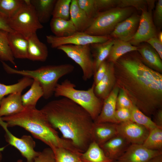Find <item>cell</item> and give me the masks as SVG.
<instances>
[{
	"label": "cell",
	"instance_id": "6da1fadb",
	"mask_svg": "<svg viewBox=\"0 0 162 162\" xmlns=\"http://www.w3.org/2000/svg\"><path fill=\"white\" fill-rule=\"evenodd\" d=\"M116 85L147 116L162 108V74L148 67L137 51L131 52L114 63Z\"/></svg>",
	"mask_w": 162,
	"mask_h": 162
},
{
	"label": "cell",
	"instance_id": "7a4b0ae2",
	"mask_svg": "<svg viewBox=\"0 0 162 162\" xmlns=\"http://www.w3.org/2000/svg\"><path fill=\"white\" fill-rule=\"evenodd\" d=\"M41 109L63 138L70 141L81 153L86 150L93 142L91 130L94 121L84 109L63 97L49 102Z\"/></svg>",
	"mask_w": 162,
	"mask_h": 162
},
{
	"label": "cell",
	"instance_id": "3957f363",
	"mask_svg": "<svg viewBox=\"0 0 162 162\" xmlns=\"http://www.w3.org/2000/svg\"><path fill=\"white\" fill-rule=\"evenodd\" d=\"M1 118L7 123L8 128H22L52 150L62 148L76 154L80 153L70 141L59 136L41 109L36 107L25 108L17 114Z\"/></svg>",
	"mask_w": 162,
	"mask_h": 162
},
{
	"label": "cell",
	"instance_id": "277c9868",
	"mask_svg": "<svg viewBox=\"0 0 162 162\" xmlns=\"http://www.w3.org/2000/svg\"><path fill=\"white\" fill-rule=\"evenodd\" d=\"M1 61L4 69L8 74L20 75L38 81L43 90V97L46 99L50 98L54 94L58 80L74 70L73 66L70 64L43 66L33 70H20Z\"/></svg>",
	"mask_w": 162,
	"mask_h": 162
},
{
	"label": "cell",
	"instance_id": "5b68a950",
	"mask_svg": "<svg viewBox=\"0 0 162 162\" xmlns=\"http://www.w3.org/2000/svg\"><path fill=\"white\" fill-rule=\"evenodd\" d=\"M95 84L93 83L87 90L75 88L76 85L70 80L66 79L58 83L55 90L56 97L67 98L84 109L90 115L94 121L100 114L103 100L98 97L94 92Z\"/></svg>",
	"mask_w": 162,
	"mask_h": 162
},
{
	"label": "cell",
	"instance_id": "8992f818",
	"mask_svg": "<svg viewBox=\"0 0 162 162\" xmlns=\"http://www.w3.org/2000/svg\"><path fill=\"white\" fill-rule=\"evenodd\" d=\"M135 10L116 7L99 12L84 32L93 36L110 35L117 24L131 16Z\"/></svg>",
	"mask_w": 162,
	"mask_h": 162
},
{
	"label": "cell",
	"instance_id": "52a82bcc",
	"mask_svg": "<svg viewBox=\"0 0 162 162\" xmlns=\"http://www.w3.org/2000/svg\"><path fill=\"white\" fill-rule=\"evenodd\" d=\"M8 22L12 30L22 34L26 38L43 28L30 0H24L21 7L8 19Z\"/></svg>",
	"mask_w": 162,
	"mask_h": 162
},
{
	"label": "cell",
	"instance_id": "ba28073f",
	"mask_svg": "<svg viewBox=\"0 0 162 162\" xmlns=\"http://www.w3.org/2000/svg\"><path fill=\"white\" fill-rule=\"evenodd\" d=\"M64 52L67 56L80 67L84 81L90 79L94 74L93 60L90 45H65L57 48Z\"/></svg>",
	"mask_w": 162,
	"mask_h": 162
},
{
	"label": "cell",
	"instance_id": "9c48e42d",
	"mask_svg": "<svg viewBox=\"0 0 162 162\" xmlns=\"http://www.w3.org/2000/svg\"><path fill=\"white\" fill-rule=\"evenodd\" d=\"M0 125L5 131V140L9 144L14 146L26 158V162H34L40 152L34 149L36 143L30 135H24L21 138L14 136L8 129L7 123L0 118Z\"/></svg>",
	"mask_w": 162,
	"mask_h": 162
},
{
	"label": "cell",
	"instance_id": "30bf717a",
	"mask_svg": "<svg viewBox=\"0 0 162 162\" xmlns=\"http://www.w3.org/2000/svg\"><path fill=\"white\" fill-rule=\"evenodd\" d=\"M110 38V35L93 36L84 32H76L65 37H58L50 35L46 36L47 42L52 48H56L65 45H85L105 42Z\"/></svg>",
	"mask_w": 162,
	"mask_h": 162
},
{
	"label": "cell",
	"instance_id": "8fae6325",
	"mask_svg": "<svg viewBox=\"0 0 162 162\" xmlns=\"http://www.w3.org/2000/svg\"><path fill=\"white\" fill-rule=\"evenodd\" d=\"M152 10L147 8L142 10L137 31L129 42L132 45L138 46L142 43L146 42L152 38L157 36L156 27L154 23Z\"/></svg>",
	"mask_w": 162,
	"mask_h": 162
},
{
	"label": "cell",
	"instance_id": "7c38bea8",
	"mask_svg": "<svg viewBox=\"0 0 162 162\" xmlns=\"http://www.w3.org/2000/svg\"><path fill=\"white\" fill-rule=\"evenodd\" d=\"M116 128L118 134L123 137L131 144L142 145L150 131L131 121L117 124Z\"/></svg>",
	"mask_w": 162,
	"mask_h": 162
},
{
	"label": "cell",
	"instance_id": "4fadbf2b",
	"mask_svg": "<svg viewBox=\"0 0 162 162\" xmlns=\"http://www.w3.org/2000/svg\"><path fill=\"white\" fill-rule=\"evenodd\" d=\"M140 15L134 12L119 23L110 35L114 39L128 42L135 34L139 25Z\"/></svg>",
	"mask_w": 162,
	"mask_h": 162
},
{
	"label": "cell",
	"instance_id": "5bb4252c",
	"mask_svg": "<svg viewBox=\"0 0 162 162\" xmlns=\"http://www.w3.org/2000/svg\"><path fill=\"white\" fill-rule=\"evenodd\" d=\"M162 154V151L149 149L142 145L131 144L114 162H147L152 158Z\"/></svg>",
	"mask_w": 162,
	"mask_h": 162
},
{
	"label": "cell",
	"instance_id": "9a60e30c",
	"mask_svg": "<svg viewBox=\"0 0 162 162\" xmlns=\"http://www.w3.org/2000/svg\"><path fill=\"white\" fill-rule=\"evenodd\" d=\"M119 89L115 85L109 95L103 100L101 112L94 122H110L117 124L115 115Z\"/></svg>",
	"mask_w": 162,
	"mask_h": 162
},
{
	"label": "cell",
	"instance_id": "2e32d148",
	"mask_svg": "<svg viewBox=\"0 0 162 162\" xmlns=\"http://www.w3.org/2000/svg\"><path fill=\"white\" fill-rule=\"evenodd\" d=\"M131 144L123 137L117 134L100 146L105 155L114 162Z\"/></svg>",
	"mask_w": 162,
	"mask_h": 162
},
{
	"label": "cell",
	"instance_id": "e0dca14e",
	"mask_svg": "<svg viewBox=\"0 0 162 162\" xmlns=\"http://www.w3.org/2000/svg\"><path fill=\"white\" fill-rule=\"evenodd\" d=\"M116 124L110 122H94L91 130L93 142L100 146L118 134Z\"/></svg>",
	"mask_w": 162,
	"mask_h": 162
},
{
	"label": "cell",
	"instance_id": "ac0fdd59",
	"mask_svg": "<svg viewBox=\"0 0 162 162\" xmlns=\"http://www.w3.org/2000/svg\"><path fill=\"white\" fill-rule=\"evenodd\" d=\"M116 83L114 63L107 61L106 74L102 80L95 86L94 92L95 95L104 100L110 94Z\"/></svg>",
	"mask_w": 162,
	"mask_h": 162
},
{
	"label": "cell",
	"instance_id": "d6986e66",
	"mask_svg": "<svg viewBox=\"0 0 162 162\" xmlns=\"http://www.w3.org/2000/svg\"><path fill=\"white\" fill-rule=\"evenodd\" d=\"M137 46V51L144 64L153 70L161 74L162 59L157 52L148 43Z\"/></svg>",
	"mask_w": 162,
	"mask_h": 162
},
{
	"label": "cell",
	"instance_id": "ffe728a7",
	"mask_svg": "<svg viewBox=\"0 0 162 162\" xmlns=\"http://www.w3.org/2000/svg\"><path fill=\"white\" fill-rule=\"evenodd\" d=\"M21 92L8 95L0 102V118L17 114L24 109L21 100Z\"/></svg>",
	"mask_w": 162,
	"mask_h": 162
},
{
	"label": "cell",
	"instance_id": "44dd1931",
	"mask_svg": "<svg viewBox=\"0 0 162 162\" xmlns=\"http://www.w3.org/2000/svg\"><path fill=\"white\" fill-rule=\"evenodd\" d=\"M27 39L28 42L27 59L33 61L45 62L48 54L46 44L39 40L36 33L32 34Z\"/></svg>",
	"mask_w": 162,
	"mask_h": 162
},
{
	"label": "cell",
	"instance_id": "7402d4cb",
	"mask_svg": "<svg viewBox=\"0 0 162 162\" xmlns=\"http://www.w3.org/2000/svg\"><path fill=\"white\" fill-rule=\"evenodd\" d=\"M8 39L10 47L14 58L27 59V39L22 34L14 32L8 33Z\"/></svg>",
	"mask_w": 162,
	"mask_h": 162
},
{
	"label": "cell",
	"instance_id": "603a6c76",
	"mask_svg": "<svg viewBox=\"0 0 162 162\" xmlns=\"http://www.w3.org/2000/svg\"><path fill=\"white\" fill-rule=\"evenodd\" d=\"M76 31L84 32L90 26L92 19L89 18L79 6L76 0H71L70 19Z\"/></svg>",
	"mask_w": 162,
	"mask_h": 162
},
{
	"label": "cell",
	"instance_id": "cb8c5ba5",
	"mask_svg": "<svg viewBox=\"0 0 162 162\" xmlns=\"http://www.w3.org/2000/svg\"><path fill=\"white\" fill-rule=\"evenodd\" d=\"M114 40V39L110 37L108 40L104 42L90 45L93 60L94 73L100 64L106 60Z\"/></svg>",
	"mask_w": 162,
	"mask_h": 162
},
{
	"label": "cell",
	"instance_id": "d4e9b609",
	"mask_svg": "<svg viewBox=\"0 0 162 162\" xmlns=\"http://www.w3.org/2000/svg\"><path fill=\"white\" fill-rule=\"evenodd\" d=\"M57 0H30L38 19L41 23L49 21L52 14Z\"/></svg>",
	"mask_w": 162,
	"mask_h": 162
},
{
	"label": "cell",
	"instance_id": "484cf974",
	"mask_svg": "<svg viewBox=\"0 0 162 162\" xmlns=\"http://www.w3.org/2000/svg\"><path fill=\"white\" fill-rule=\"evenodd\" d=\"M80 158L83 162H114L94 142L90 144L85 152L80 154Z\"/></svg>",
	"mask_w": 162,
	"mask_h": 162
},
{
	"label": "cell",
	"instance_id": "4316f807",
	"mask_svg": "<svg viewBox=\"0 0 162 162\" xmlns=\"http://www.w3.org/2000/svg\"><path fill=\"white\" fill-rule=\"evenodd\" d=\"M51 30L54 35L63 37L70 35L77 32L72 21L59 18H52L50 22Z\"/></svg>",
	"mask_w": 162,
	"mask_h": 162
},
{
	"label": "cell",
	"instance_id": "83f0119b",
	"mask_svg": "<svg viewBox=\"0 0 162 162\" xmlns=\"http://www.w3.org/2000/svg\"><path fill=\"white\" fill-rule=\"evenodd\" d=\"M137 46L132 45L128 42L115 39L106 61L114 63L124 55L131 52L137 51Z\"/></svg>",
	"mask_w": 162,
	"mask_h": 162
},
{
	"label": "cell",
	"instance_id": "f1b7e54d",
	"mask_svg": "<svg viewBox=\"0 0 162 162\" xmlns=\"http://www.w3.org/2000/svg\"><path fill=\"white\" fill-rule=\"evenodd\" d=\"M44 92L39 82L33 80L30 88L21 95L22 104L25 108L36 107L39 99L43 97Z\"/></svg>",
	"mask_w": 162,
	"mask_h": 162
},
{
	"label": "cell",
	"instance_id": "f546056e",
	"mask_svg": "<svg viewBox=\"0 0 162 162\" xmlns=\"http://www.w3.org/2000/svg\"><path fill=\"white\" fill-rule=\"evenodd\" d=\"M33 80L24 76L15 84L6 85L0 83V102L6 95L17 92H22L27 87L31 86Z\"/></svg>",
	"mask_w": 162,
	"mask_h": 162
},
{
	"label": "cell",
	"instance_id": "4dcf8cb0",
	"mask_svg": "<svg viewBox=\"0 0 162 162\" xmlns=\"http://www.w3.org/2000/svg\"><path fill=\"white\" fill-rule=\"evenodd\" d=\"M142 145L150 150L162 151V128L157 127L150 130Z\"/></svg>",
	"mask_w": 162,
	"mask_h": 162
},
{
	"label": "cell",
	"instance_id": "1f68e13d",
	"mask_svg": "<svg viewBox=\"0 0 162 162\" xmlns=\"http://www.w3.org/2000/svg\"><path fill=\"white\" fill-rule=\"evenodd\" d=\"M8 33L7 32L0 30V60L9 62L16 67L14 58L9 44Z\"/></svg>",
	"mask_w": 162,
	"mask_h": 162
},
{
	"label": "cell",
	"instance_id": "d6a6232c",
	"mask_svg": "<svg viewBox=\"0 0 162 162\" xmlns=\"http://www.w3.org/2000/svg\"><path fill=\"white\" fill-rule=\"evenodd\" d=\"M24 2V0H0V14L8 19L16 13Z\"/></svg>",
	"mask_w": 162,
	"mask_h": 162
},
{
	"label": "cell",
	"instance_id": "836d02e7",
	"mask_svg": "<svg viewBox=\"0 0 162 162\" xmlns=\"http://www.w3.org/2000/svg\"><path fill=\"white\" fill-rule=\"evenodd\" d=\"M130 111L131 121L145 127L149 130L158 127L150 117L145 115L134 105Z\"/></svg>",
	"mask_w": 162,
	"mask_h": 162
},
{
	"label": "cell",
	"instance_id": "e575fe53",
	"mask_svg": "<svg viewBox=\"0 0 162 162\" xmlns=\"http://www.w3.org/2000/svg\"><path fill=\"white\" fill-rule=\"evenodd\" d=\"M71 2V0H56L52 12V18L70 20Z\"/></svg>",
	"mask_w": 162,
	"mask_h": 162
},
{
	"label": "cell",
	"instance_id": "d590c367",
	"mask_svg": "<svg viewBox=\"0 0 162 162\" xmlns=\"http://www.w3.org/2000/svg\"><path fill=\"white\" fill-rule=\"evenodd\" d=\"M56 162H78L80 160V154L68 149L59 148L52 150Z\"/></svg>",
	"mask_w": 162,
	"mask_h": 162
},
{
	"label": "cell",
	"instance_id": "8d00e7d4",
	"mask_svg": "<svg viewBox=\"0 0 162 162\" xmlns=\"http://www.w3.org/2000/svg\"><path fill=\"white\" fill-rule=\"evenodd\" d=\"M80 8L90 18L93 19L98 13L94 5V0H76Z\"/></svg>",
	"mask_w": 162,
	"mask_h": 162
},
{
	"label": "cell",
	"instance_id": "74e56055",
	"mask_svg": "<svg viewBox=\"0 0 162 162\" xmlns=\"http://www.w3.org/2000/svg\"><path fill=\"white\" fill-rule=\"evenodd\" d=\"M147 0H119L117 7L121 8L132 7L137 10H142L147 8Z\"/></svg>",
	"mask_w": 162,
	"mask_h": 162
},
{
	"label": "cell",
	"instance_id": "f35d334b",
	"mask_svg": "<svg viewBox=\"0 0 162 162\" xmlns=\"http://www.w3.org/2000/svg\"><path fill=\"white\" fill-rule=\"evenodd\" d=\"M119 89L116 100V109L124 108L131 110L134 105L125 92L122 89Z\"/></svg>",
	"mask_w": 162,
	"mask_h": 162
},
{
	"label": "cell",
	"instance_id": "ab89813d",
	"mask_svg": "<svg viewBox=\"0 0 162 162\" xmlns=\"http://www.w3.org/2000/svg\"><path fill=\"white\" fill-rule=\"evenodd\" d=\"M94 5L98 13L117 7L119 0H94Z\"/></svg>",
	"mask_w": 162,
	"mask_h": 162
},
{
	"label": "cell",
	"instance_id": "60d3db41",
	"mask_svg": "<svg viewBox=\"0 0 162 162\" xmlns=\"http://www.w3.org/2000/svg\"><path fill=\"white\" fill-rule=\"evenodd\" d=\"M34 162H56L53 150L49 147L44 148L40 152Z\"/></svg>",
	"mask_w": 162,
	"mask_h": 162
},
{
	"label": "cell",
	"instance_id": "b9f144b4",
	"mask_svg": "<svg viewBox=\"0 0 162 162\" xmlns=\"http://www.w3.org/2000/svg\"><path fill=\"white\" fill-rule=\"evenodd\" d=\"M115 116L117 124L131 121L130 110L127 109L120 108L116 109Z\"/></svg>",
	"mask_w": 162,
	"mask_h": 162
},
{
	"label": "cell",
	"instance_id": "7bdbcfd3",
	"mask_svg": "<svg viewBox=\"0 0 162 162\" xmlns=\"http://www.w3.org/2000/svg\"><path fill=\"white\" fill-rule=\"evenodd\" d=\"M153 19L155 26L161 27L162 25V0H158L154 10Z\"/></svg>",
	"mask_w": 162,
	"mask_h": 162
},
{
	"label": "cell",
	"instance_id": "ee69618b",
	"mask_svg": "<svg viewBox=\"0 0 162 162\" xmlns=\"http://www.w3.org/2000/svg\"><path fill=\"white\" fill-rule=\"evenodd\" d=\"M107 66V61L106 60L102 63L94 73V83L95 85L99 82L106 74Z\"/></svg>",
	"mask_w": 162,
	"mask_h": 162
},
{
	"label": "cell",
	"instance_id": "f6af8a7d",
	"mask_svg": "<svg viewBox=\"0 0 162 162\" xmlns=\"http://www.w3.org/2000/svg\"><path fill=\"white\" fill-rule=\"evenodd\" d=\"M146 42L157 52L162 59V42L159 40L157 36L151 38Z\"/></svg>",
	"mask_w": 162,
	"mask_h": 162
},
{
	"label": "cell",
	"instance_id": "bcb514c9",
	"mask_svg": "<svg viewBox=\"0 0 162 162\" xmlns=\"http://www.w3.org/2000/svg\"><path fill=\"white\" fill-rule=\"evenodd\" d=\"M0 30L4 31L8 33L14 32L9 26L8 19L0 14Z\"/></svg>",
	"mask_w": 162,
	"mask_h": 162
},
{
	"label": "cell",
	"instance_id": "7dc6e473",
	"mask_svg": "<svg viewBox=\"0 0 162 162\" xmlns=\"http://www.w3.org/2000/svg\"><path fill=\"white\" fill-rule=\"evenodd\" d=\"M153 116V122L157 127L162 128V109L158 110Z\"/></svg>",
	"mask_w": 162,
	"mask_h": 162
},
{
	"label": "cell",
	"instance_id": "c3c4849f",
	"mask_svg": "<svg viewBox=\"0 0 162 162\" xmlns=\"http://www.w3.org/2000/svg\"><path fill=\"white\" fill-rule=\"evenodd\" d=\"M147 162H162V154L152 158Z\"/></svg>",
	"mask_w": 162,
	"mask_h": 162
},
{
	"label": "cell",
	"instance_id": "681fc988",
	"mask_svg": "<svg viewBox=\"0 0 162 162\" xmlns=\"http://www.w3.org/2000/svg\"><path fill=\"white\" fill-rule=\"evenodd\" d=\"M157 37L159 40L161 42H162V32L161 31L160 32L157 34Z\"/></svg>",
	"mask_w": 162,
	"mask_h": 162
},
{
	"label": "cell",
	"instance_id": "f907efd6",
	"mask_svg": "<svg viewBox=\"0 0 162 162\" xmlns=\"http://www.w3.org/2000/svg\"><path fill=\"white\" fill-rule=\"evenodd\" d=\"M4 148H0V162H1L2 160V152Z\"/></svg>",
	"mask_w": 162,
	"mask_h": 162
},
{
	"label": "cell",
	"instance_id": "816d5d0a",
	"mask_svg": "<svg viewBox=\"0 0 162 162\" xmlns=\"http://www.w3.org/2000/svg\"><path fill=\"white\" fill-rule=\"evenodd\" d=\"M16 162H23L22 160L21 159H18Z\"/></svg>",
	"mask_w": 162,
	"mask_h": 162
},
{
	"label": "cell",
	"instance_id": "f5cc1de1",
	"mask_svg": "<svg viewBox=\"0 0 162 162\" xmlns=\"http://www.w3.org/2000/svg\"><path fill=\"white\" fill-rule=\"evenodd\" d=\"M78 162H83L81 160H80V159L79 160Z\"/></svg>",
	"mask_w": 162,
	"mask_h": 162
}]
</instances>
